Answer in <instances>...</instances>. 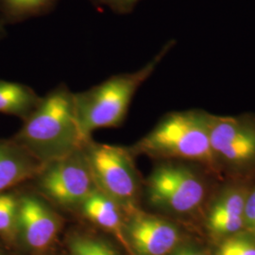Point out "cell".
I'll return each instance as SVG.
<instances>
[{"instance_id":"5","label":"cell","mask_w":255,"mask_h":255,"mask_svg":"<svg viewBox=\"0 0 255 255\" xmlns=\"http://www.w3.org/2000/svg\"><path fill=\"white\" fill-rule=\"evenodd\" d=\"M97 189L115 201L128 215L139 209L143 182L129 147L93 142L83 146Z\"/></svg>"},{"instance_id":"7","label":"cell","mask_w":255,"mask_h":255,"mask_svg":"<svg viewBox=\"0 0 255 255\" xmlns=\"http://www.w3.org/2000/svg\"><path fill=\"white\" fill-rule=\"evenodd\" d=\"M34 179L40 196L63 209H79L97 189L83 147L43 165Z\"/></svg>"},{"instance_id":"2","label":"cell","mask_w":255,"mask_h":255,"mask_svg":"<svg viewBox=\"0 0 255 255\" xmlns=\"http://www.w3.org/2000/svg\"><path fill=\"white\" fill-rule=\"evenodd\" d=\"M11 140L43 165L82 149L88 140L79 124L74 93L65 84L48 92Z\"/></svg>"},{"instance_id":"10","label":"cell","mask_w":255,"mask_h":255,"mask_svg":"<svg viewBox=\"0 0 255 255\" xmlns=\"http://www.w3.org/2000/svg\"><path fill=\"white\" fill-rule=\"evenodd\" d=\"M61 229V217L42 196H19L17 239L29 251L46 252L54 244Z\"/></svg>"},{"instance_id":"1","label":"cell","mask_w":255,"mask_h":255,"mask_svg":"<svg viewBox=\"0 0 255 255\" xmlns=\"http://www.w3.org/2000/svg\"><path fill=\"white\" fill-rule=\"evenodd\" d=\"M220 181L199 164L160 161L143 182V198L155 213L198 232Z\"/></svg>"},{"instance_id":"12","label":"cell","mask_w":255,"mask_h":255,"mask_svg":"<svg viewBox=\"0 0 255 255\" xmlns=\"http://www.w3.org/2000/svg\"><path fill=\"white\" fill-rule=\"evenodd\" d=\"M79 210L95 226L116 237L128 252L124 233L126 214L115 201L99 189H95L82 202Z\"/></svg>"},{"instance_id":"19","label":"cell","mask_w":255,"mask_h":255,"mask_svg":"<svg viewBox=\"0 0 255 255\" xmlns=\"http://www.w3.org/2000/svg\"><path fill=\"white\" fill-rule=\"evenodd\" d=\"M245 230L255 235V178L252 182L247 200Z\"/></svg>"},{"instance_id":"17","label":"cell","mask_w":255,"mask_h":255,"mask_svg":"<svg viewBox=\"0 0 255 255\" xmlns=\"http://www.w3.org/2000/svg\"><path fill=\"white\" fill-rule=\"evenodd\" d=\"M68 248L71 255H119L106 241L89 235H72Z\"/></svg>"},{"instance_id":"22","label":"cell","mask_w":255,"mask_h":255,"mask_svg":"<svg viewBox=\"0 0 255 255\" xmlns=\"http://www.w3.org/2000/svg\"><path fill=\"white\" fill-rule=\"evenodd\" d=\"M0 255H2V254H1V253H0Z\"/></svg>"},{"instance_id":"4","label":"cell","mask_w":255,"mask_h":255,"mask_svg":"<svg viewBox=\"0 0 255 255\" xmlns=\"http://www.w3.org/2000/svg\"><path fill=\"white\" fill-rule=\"evenodd\" d=\"M175 44L174 40L168 41L149 63L135 72L115 75L86 91L74 93L79 124L87 140L97 129L119 127L124 122L137 90Z\"/></svg>"},{"instance_id":"16","label":"cell","mask_w":255,"mask_h":255,"mask_svg":"<svg viewBox=\"0 0 255 255\" xmlns=\"http://www.w3.org/2000/svg\"><path fill=\"white\" fill-rule=\"evenodd\" d=\"M213 255H255V235L243 230L212 246Z\"/></svg>"},{"instance_id":"8","label":"cell","mask_w":255,"mask_h":255,"mask_svg":"<svg viewBox=\"0 0 255 255\" xmlns=\"http://www.w3.org/2000/svg\"><path fill=\"white\" fill-rule=\"evenodd\" d=\"M253 181L226 178L217 185L198 231L211 246L245 230L247 200Z\"/></svg>"},{"instance_id":"20","label":"cell","mask_w":255,"mask_h":255,"mask_svg":"<svg viewBox=\"0 0 255 255\" xmlns=\"http://www.w3.org/2000/svg\"><path fill=\"white\" fill-rule=\"evenodd\" d=\"M171 255H213L212 250L197 244L190 239L182 243Z\"/></svg>"},{"instance_id":"13","label":"cell","mask_w":255,"mask_h":255,"mask_svg":"<svg viewBox=\"0 0 255 255\" xmlns=\"http://www.w3.org/2000/svg\"><path fill=\"white\" fill-rule=\"evenodd\" d=\"M40 101L36 92L27 85L0 81V114L15 116L24 121Z\"/></svg>"},{"instance_id":"3","label":"cell","mask_w":255,"mask_h":255,"mask_svg":"<svg viewBox=\"0 0 255 255\" xmlns=\"http://www.w3.org/2000/svg\"><path fill=\"white\" fill-rule=\"evenodd\" d=\"M209 115L199 109L168 113L129 149L134 156L145 155L158 162L199 164L222 181L211 147Z\"/></svg>"},{"instance_id":"11","label":"cell","mask_w":255,"mask_h":255,"mask_svg":"<svg viewBox=\"0 0 255 255\" xmlns=\"http://www.w3.org/2000/svg\"><path fill=\"white\" fill-rule=\"evenodd\" d=\"M43 164L13 140H0V194L34 179Z\"/></svg>"},{"instance_id":"6","label":"cell","mask_w":255,"mask_h":255,"mask_svg":"<svg viewBox=\"0 0 255 255\" xmlns=\"http://www.w3.org/2000/svg\"><path fill=\"white\" fill-rule=\"evenodd\" d=\"M210 141L224 179L255 178V114L209 115Z\"/></svg>"},{"instance_id":"21","label":"cell","mask_w":255,"mask_h":255,"mask_svg":"<svg viewBox=\"0 0 255 255\" xmlns=\"http://www.w3.org/2000/svg\"><path fill=\"white\" fill-rule=\"evenodd\" d=\"M5 24L3 23V21H2V19L0 17V40L2 39V38H4L5 35H6V32H5Z\"/></svg>"},{"instance_id":"18","label":"cell","mask_w":255,"mask_h":255,"mask_svg":"<svg viewBox=\"0 0 255 255\" xmlns=\"http://www.w3.org/2000/svg\"><path fill=\"white\" fill-rule=\"evenodd\" d=\"M97 7H108L117 14L130 13L141 0H90Z\"/></svg>"},{"instance_id":"14","label":"cell","mask_w":255,"mask_h":255,"mask_svg":"<svg viewBox=\"0 0 255 255\" xmlns=\"http://www.w3.org/2000/svg\"><path fill=\"white\" fill-rule=\"evenodd\" d=\"M59 0H0V17L4 24L20 23L51 12Z\"/></svg>"},{"instance_id":"15","label":"cell","mask_w":255,"mask_h":255,"mask_svg":"<svg viewBox=\"0 0 255 255\" xmlns=\"http://www.w3.org/2000/svg\"><path fill=\"white\" fill-rule=\"evenodd\" d=\"M19 196L12 192L0 194V237L9 242L17 240Z\"/></svg>"},{"instance_id":"9","label":"cell","mask_w":255,"mask_h":255,"mask_svg":"<svg viewBox=\"0 0 255 255\" xmlns=\"http://www.w3.org/2000/svg\"><path fill=\"white\" fill-rule=\"evenodd\" d=\"M178 221L139 208L126 215L125 238L131 255H171L189 239Z\"/></svg>"}]
</instances>
